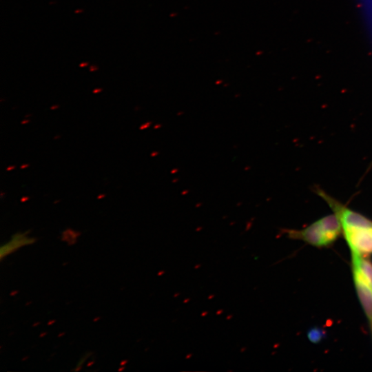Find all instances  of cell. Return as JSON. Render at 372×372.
<instances>
[{
    "mask_svg": "<svg viewBox=\"0 0 372 372\" xmlns=\"http://www.w3.org/2000/svg\"><path fill=\"white\" fill-rule=\"evenodd\" d=\"M284 231L289 238L302 240L318 247L331 244L338 237L326 230L321 219L303 229H285Z\"/></svg>",
    "mask_w": 372,
    "mask_h": 372,
    "instance_id": "obj_1",
    "label": "cell"
},
{
    "mask_svg": "<svg viewBox=\"0 0 372 372\" xmlns=\"http://www.w3.org/2000/svg\"><path fill=\"white\" fill-rule=\"evenodd\" d=\"M344 238L351 250L360 254H372V225L342 226Z\"/></svg>",
    "mask_w": 372,
    "mask_h": 372,
    "instance_id": "obj_2",
    "label": "cell"
},
{
    "mask_svg": "<svg viewBox=\"0 0 372 372\" xmlns=\"http://www.w3.org/2000/svg\"><path fill=\"white\" fill-rule=\"evenodd\" d=\"M353 274L356 291L368 318L372 335V289L354 267Z\"/></svg>",
    "mask_w": 372,
    "mask_h": 372,
    "instance_id": "obj_3",
    "label": "cell"
},
{
    "mask_svg": "<svg viewBox=\"0 0 372 372\" xmlns=\"http://www.w3.org/2000/svg\"><path fill=\"white\" fill-rule=\"evenodd\" d=\"M352 253V265L361 274L364 280L372 289V262L355 251Z\"/></svg>",
    "mask_w": 372,
    "mask_h": 372,
    "instance_id": "obj_4",
    "label": "cell"
},
{
    "mask_svg": "<svg viewBox=\"0 0 372 372\" xmlns=\"http://www.w3.org/2000/svg\"><path fill=\"white\" fill-rule=\"evenodd\" d=\"M34 242L33 238L26 237L24 234H17L12 237L9 242L1 247V257L3 258V256L9 254L24 245L31 244Z\"/></svg>",
    "mask_w": 372,
    "mask_h": 372,
    "instance_id": "obj_5",
    "label": "cell"
},
{
    "mask_svg": "<svg viewBox=\"0 0 372 372\" xmlns=\"http://www.w3.org/2000/svg\"><path fill=\"white\" fill-rule=\"evenodd\" d=\"M307 335L311 342L317 343L324 337V332L320 329L313 328L308 332Z\"/></svg>",
    "mask_w": 372,
    "mask_h": 372,
    "instance_id": "obj_6",
    "label": "cell"
}]
</instances>
